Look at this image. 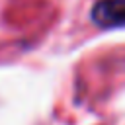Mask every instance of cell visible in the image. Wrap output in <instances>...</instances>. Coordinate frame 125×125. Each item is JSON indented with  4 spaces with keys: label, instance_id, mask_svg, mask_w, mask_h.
<instances>
[{
    "label": "cell",
    "instance_id": "1",
    "mask_svg": "<svg viewBox=\"0 0 125 125\" xmlns=\"http://www.w3.org/2000/svg\"><path fill=\"white\" fill-rule=\"evenodd\" d=\"M90 14L94 23L104 29L125 27V0H98Z\"/></svg>",
    "mask_w": 125,
    "mask_h": 125
}]
</instances>
